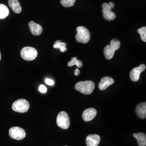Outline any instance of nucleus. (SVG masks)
<instances>
[{
    "label": "nucleus",
    "instance_id": "0eeeda50",
    "mask_svg": "<svg viewBox=\"0 0 146 146\" xmlns=\"http://www.w3.org/2000/svg\"><path fill=\"white\" fill-rule=\"evenodd\" d=\"M102 8L103 9L102 11L103 13L104 19L108 21L114 20L116 17V15L114 12L111 11V8H110L108 3H104L102 5Z\"/></svg>",
    "mask_w": 146,
    "mask_h": 146
},
{
    "label": "nucleus",
    "instance_id": "9d476101",
    "mask_svg": "<svg viewBox=\"0 0 146 146\" xmlns=\"http://www.w3.org/2000/svg\"><path fill=\"white\" fill-rule=\"evenodd\" d=\"M101 140L100 136L98 134H90L86 137L87 146H98Z\"/></svg>",
    "mask_w": 146,
    "mask_h": 146
},
{
    "label": "nucleus",
    "instance_id": "f3484780",
    "mask_svg": "<svg viewBox=\"0 0 146 146\" xmlns=\"http://www.w3.org/2000/svg\"><path fill=\"white\" fill-rule=\"evenodd\" d=\"M66 46H67L66 43L62 42L60 40H58V41H56L54 43V44L53 45V47L55 49L59 48L61 52H64L67 50Z\"/></svg>",
    "mask_w": 146,
    "mask_h": 146
},
{
    "label": "nucleus",
    "instance_id": "dca6fc26",
    "mask_svg": "<svg viewBox=\"0 0 146 146\" xmlns=\"http://www.w3.org/2000/svg\"><path fill=\"white\" fill-rule=\"evenodd\" d=\"M115 50L110 45H107L104 48V55L107 60H110L114 57Z\"/></svg>",
    "mask_w": 146,
    "mask_h": 146
},
{
    "label": "nucleus",
    "instance_id": "1a4fd4ad",
    "mask_svg": "<svg viewBox=\"0 0 146 146\" xmlns=\"http://www.w3.org/2000/svg\"><path fill=\"white\" fill-rule=\"evenodd\" d=\"M96 110L93 108H89L84 111L82 114V119L86 122L90 121L96 116Z\"/></svg>",
    "mask_w": 146,
    "mask_h": 146
},
{
    "label": "nucleus",
    "instance_id": "6e6552de",
    "mask_svg": "<svg viewBox=\"0 0 146 146\" xmlns=\"http://www.w3.org/2000/svg\"><path fill=\"white\" fill-rule=\"evenodd\" d=\"M146 69V66L145 64H142L139 67L133 68L130 72V78L131 80L134 82L137 81L140 76V74L142 72H144Z\"/></svg>",
    "mask_w": 146,
    "mask_h": 146
},
{
    "label": "nucleus",
    "instance_id": "9b49d317",
    "mask_svg": "<svg viewBox=\"0 0 146 146\" xmlns=\"http://www.w3.org/2000/svg\"><path fill=\"white\" fill-rule=\"evenodd\" d=\"M114 83V80L108 76H104L101 78L99 84V88L101 90H104Z\"/></svg>",
    "mask_w": 146,
    "mask_h": 146
},
{
    "label": "nucleus",
    "instance_id": "20e7f679",
    "mask_svg": "<svg viewBox=\"0 0 146 146\" xmlns=\"http://www.w3.org/2000/svg\"><path fill=\"white\" fill-rule=\"evenodd\" d=\"M21 56L25 60L32 61L36 58L37 51L36 49L33 47H24L21 50Z\"/></svg>",
    "mask_w": 146,
    "mask_h": 146
},
{
    "label": "nucleus",
    "instance_id": "aec40b11",
    "mask_svg": "<svg viewBox=\"0 0 146 146\" xmlns=\"http://www.w3.org/2000/svg\"><path fill=\"white\" fill-rule=\"evenodd\" d=\"M137 33L141 35V40L144 41L146 42V27H143L141 28L137 29Z\"/></svg>",
    "mask_w": 146,
    "mask_h": 146
},
{
    "label": "nucleus",
    "instance_id": "f8f14e48",
    "mask_svg": "<svg viewBox=\"0 0 146 146\" xmlns=\"http://www.w3.org/2000/svg\"><path fill=\"white\" fill-rule=\"evenodd\" d=\"M29 26L30 31L34 35L38 36L42 34L43 29L41 25L37 24L34 21H31L29 23Z\"/></svg>",
    "mask_w": 146,
    "mask_h": 146
},
{
    "label": "nucleus",
    "instance_id": "423d86ee",
    "mask_svg": "<svg viewBox=\"0 0 146 146\" xmlns=\"http://www.w3.org/2000/svg\"><path fill=\"white\" fill-rule=\"evenodd\" d=\"M9 135L12 139L17 140H23L26 135L25 131L19 127H14L10 129Z\"/></svg>",
    "mask_w": 146,
    "mask_h": 146
},
{
    "label": "nucleus",
    "instance_id": "f03ea898",
    "mask_svg": "<svg viewBox=\"0 0 146 146\" xmlns=\"http://www.w3.org/2000/svg\"><path fill=\"white\" fill-rule=\"evenodd\" d=\"M76 40L79 43H86L88 42L90 38V33L88 29L83 26H79L76 28Z\"/></svg>",
    "mask_w": 146,
    "mask_h": 146
},
{
    "label": "nucleus",
    "instance_id": "a211bd4d",
    "mask_svg": "<svg viewBox=\"0 0 146 146\" xmlns=\"http://www.w3.org/2000/svg\"><path fill=\"white\" fill-rule=\"evenodd\" d=\"M9 14V11L6 5L0 4V19H4Z\"/></svg>",
    "mask_w": 146,
    "mask_h": 146
},
{
    "label": "nucleus",
    "instance_id": "393cba45",
    "mask_svg": "<svg viewBox=\"0 0 146 146\" xmlns=\"http://www.w3.org/2000/svg\"><path fill=\"white\" fill-rule=\"evenodd\" d=\"M80 71L79 69L78 68H76L74 72V75L76 76H78V75L80 74Z\"/></svg>",
    "mask_w": 146,
    "mask_h": 146
},
{
    "label": "nucleus",
    "instance_id": "412c9836",
    "mask_svg": "<svg viewBox=\"0 0 146 146\" xmlns=\"http://www.w3.org/2000/svg\"><path fill=\"white\" fill-rule=\"evenodd\" d=\"M110 46L111 47H112L115 51L118 50L120 48V46H121V43L120 42L116 39H113L112 40H111L110 43Z\"/></svg>",
    "mask_w": 146,
    "mask_h": 146
},
{
    "label": "nucleus",
    "instance_id": "bb28decb",
    "mask_svg": "<svg viewBox=\"0 0 146 146\" xmlns=\"http://www.w3.org/2000/svg\"><path fill=\"white\" fill-rule=\"evenodd\" d=\"M1 52H0V60H1Z\"/></svg>",
    "mask_w": 146,
    "mask_h": 146
},
{
    "label": "nucleus",
    "instance_id": "b1692460",
    "mask_svg": "<svg viewBox=\"0 0 146 146\" xmlns=\"http://www.w3.org/2000/svg\"><path fill=\"white\" fill-rule=\"evenodd\" d=\"M45 82L47 84L50 85V86H53L54 84V81H52V80L50 79V78H46L45 80Z\"/></svg>",
    "mask_w": 146,
    "mask_h": 146
},
{
    "label": "nucleus",
    "instance_id": "ddd939ff",
    "mask_svg": "<svg viewBox=\"0 0 146 146\" xmlns=\"http://www.w3.org/2000/svg\"><path fill=\"white\" fill-rule=\"evenodd\" d=\"M136 113L140 119L146 117V103L142 102L138 104L136 108Z\"/></svg>",
    "mask_w": 146,
    "mask_h": 146
},
{
    "label": "nucleus",
    "instance_id": "a878e982",
    "mask_svg": "<svg viewBox=\"0 0 146 146\" xmlns=\"http://www.w3.org/2000/svg\"><path fill=\"white\" fill-rule=\"evenodd\" d=\"M108 5H109L110 7V8H114V5H115L114 3L113 2H110V3H109Z\"/></svg>",
    "mask_w": 146,
    "mask_h": 146
},
{
    "label": "nucleus",
    "instance_id": "5701e85b",
    "mask_svg": "<svg viewBox=\"0 0 146 146\" xmlns=\"http://www.w3.org/2000/svg\"><path fill=\"white\" fill-rule=\"evenodd\" d=\"M39 91L42 93H46L47 91V89L46 86H44V85L41 84L40 85V86L39 87Z\"/></svg>",
    "mask_w": 146,
    "mask_h": 146
},
{
    "label": "nucleus",
    "instance_id": "7ed1b4c3",
    "mask_svg": "<svg viewBox=\"0 0 146 146\" xmlns=\"http://www.w3.org/2000/svg\"><path fill=\"white\" fill-rule=\"evenodd\" d=\"M30 107L29 102L25 99L17 100L15 101L12 105V109L16 112L26 113Z\"/></svg>",
    "mask_w": 146,
    "mask_h": 146
},
{
    "label": "nucleus",
    "instance_id": "4468645a",
    "mask_svg": "<svg viewBox=\"0 0 146 146\" xmlns=\"http://www.w3.org/2000/svg\"><path fill=\"white\" fill-rule=\"evenodd\" d=\"M8 5L16 14H20L22 11L21 5L18 0H8Z\"/></svg>",
    "mask_w": 146,
    "mask_h": 146
},
{
    "label": "nucleus",
    "instance_id": "cd10ccee",
    "mask_svg": "<svg viewBox=\"0 0 146 146\" xmlns=\"http://www.w3.org/2000/svg\"></svg>",
    "mask_w": 146,
    "mask_h": 146
},
{
    "label": "nucleus",
    "instance_id": "2eb2a0df",
    "mask_svg": "<svg viewBox=\"0 0 146 146\" xmlns=\"http://www.w3.org/2000/svg\"><path fill=\"white\" fill-rule=\"evenodd\" d=\"M133 136L137 140L139 146H146V135L145 133H139L134 134Z\"/></svg>",
    "mask_w": 146,
    "mask_h": 146
},
{
    "label": "nucleus",
    "instance_id": "39448f33",
    "mask_svg": "<svg viewBox=\"0 0 146 146\" xmlns=\"http://www.w3.org/2000/svg\"><path fill=\"white\" fill-rule=\"evenodd\" d=\"M56 123L58 126L62 129H68L70 126V119L68 114L64 111L60 112L57 116Z\"/></svg>",
    "mask_w": 146,
    "mask_h": 146
},
{
    "label": "nucleus",
    "instance_id": "4be33fe9",
    "mask_svg": "<svg viewBox=\"0 0 146 146\" xmlns=\"http://www.w3.org/2000/svg\"><path fill=\"white\" fill-rule=\"evenodd\" d=\"M76 0H61V5L66 8L72 7Z\"/></svg>",
    "mask_w": 146,
    "mask_h": 146
},
{
    "label": "nucleus",
    "instance_id": "f257e3e1",
    "mask_svg": "<svg viewBox=\"0 0 146 146\" xmlns=\"http://www.w3.org/2000/svg\"><path fill=\"white\" fill-rule=\"evenodd\" d=\"M75 88L76 90L82 94L89 95L92 93L95 88V84L93 81L88 80L80 81L75 84Z\"/></svg>",
    "mask_w": 146,
    "mask_h": 146
},
{
    "label": "nucleus",
    "instance_id": "6ab92c4d",
    "mask_svg": "<svg viewBox=\"0 0 146 146\" xmlns=\"http://www.w3.org/2000/svg\"><path fill=\"white\" fill-rule=\"evenodd\" d=\"M74 65H76L78 68L82 67L83 63L81 61L78 60L76 57H73L72 58L71 61H69L68 63V67H72Z\"/></svg>",
    "mask_w": 146,
    "mask_h": 146
}]
</instances>
